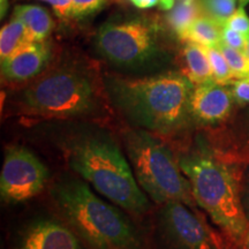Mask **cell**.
Listing matches in <instances>:
<instances>
[{"instance_id": "17", "label": "cell", "mask_w": 249, "mask_h": 249, "mask_svg": "<svg viewBox=\"0 0 249 249\" xmlns=\"http://www.w3.org/2000/svg\"><path fill=\"white\" fill-rule=\"evenodd\" d=\"M204 15L200 1L196 0H179L166 15L170 27L176 31L179 38L188 30L193 23Z\"/></svg>"}, {"instance_id": "20", "label": "cell", "mask_w": 249, "mask_h": 249, "mask_svg": "<svg viewBox=\"0 0 249 249\" xmlns=\"http://www.w3.org/2000/svg\"><path fill=\"white\" fill-rule=\"evenodd\" d=\"M225 57L235 80L249 77V55L244 52L236 51L222 42L217 46Z\"/></svg>"}, {"instance_id": "7", "label": "cell", "mask_w": 249, "mask_h": 249, "mask_svg": "<svg viewBox=\"0 0 249 249\" xmlns=\"http://www.w3.org/2000/svg\"><path fill=\"white\" fill-rule=\"evenodd\" d=\"M99 53L119 66H138L157 52V33L143 20L105 23L96 35Z\"/></svg>"}, {"instance_id": "25", "label": "cell", "mask_w": 249, "mask_h": 249, "mask_svg": "<svg viewBox=\"0 0 249 249\" xmlns=\"http://www.w3.org/2000/svg\"><path fill=\"white\" fill-rule=\"evenodd\" d=\"M210 234L216 249H246L245 246L238 244V242L230 238L229 235H226L225 238V236L218 234V233L211 231V230Z\"/></svg>"}, {"instance_id": "12", "label": "cell", "mask_w": 249, "mask_h": 249, "mask_svg": "<svg viewBox=\"0 0 249 249\" xmlns=\"http://www.w3.org/2000/svg\"><path fill=\"white\" fill-rule=\"evenodd\" d=\"M18 249H81L76 235L68 227L50 219L30 224Z\"/></svg>"}, {"instance_id": "6", "label": "cell", "mask_w": 249, "mask_h": 249, "mask_svg": "<svg viewBox=\"0 0 249 249\" xmlns=\"http://www.w3.org/2000/svg\"><path fill=\"white\" fill-rule=\"evenodd\" d=\"M124 145L136 181L156 203L180 202L194 207L191 182L164 143L148 130L138 129L126 134Z\"/></svg>"}, {"instance_id": "32", "label": "cell", "mask_w": 249, "mask_h": 249, "mask_svg": "<svg viewBox=\"0 0 249 249\" xmlns=\"http://www.w3.org/2000/svg\"><path fill=\"white\" fill-rule=\"evenodd\" d=\"M248 55H249V46H248Z\"/></svg>"}, {"instance_id": "30", "label": "cell", "mask_w": 249, "mask_h": 249, "mask_svg": "<svg viewBox=\"0 0 249 249\" xmlns=\"http://www.w3.org/2000/svg\"><path fill=\"white\" fill-rule=\"evenodd\" d=\"M245 247H246V249H249V229H248L247 234H246V238H245Z\"/></svg>"}, {"instance_id": "5", "label": "cell", "mask_w": 249, "mask_h": 249, "mask_svg": "<svg viewBox=\"0 0 249 249\" xmlns=\"http://www.w3.org/2000/svg\"><path fill=\"white\" fill-rule=\"evenodd\" d=\"M98 88L91 71L77 65L48 70L18 93L21 112L42 118L85 117L96 111Z\"/></svg>"}, {"instance_id": "16", "label": "cell", "mask_w": 249, "mask_h": 249, "mask_svg": "<svg viewBox=\"0 0 249 249\" xmlns=\"http://www.w3.org/2000/svg\"><path fill=\"white\" fill-rule=\"evenodd\" d=\"M222 24L207 15H202L188 28L180 39L208 48H217L222 43Z\"/></svg>"}, {"instance_id": "14", "label": "cell", "mask_w": 249, "mask_h": 249, "mask_svg": "<svg viewBox=\"0 0 249 249\" xmlns=\"http://www.w3.org/2000/svg\"><path fill=\"white\" fill-rule=\"evenodd\" d=\"M183 60L185 68L183 75L188 79L194 86L213 81V71L208 55L205 53L204 46L196 44L193 42H186L183 48Z\"/></svg>"}, {"instance_id": "28", "label": "cell", "mask_w": 249, "mask_h": 249, "mask_svg": "<svg viewBox=\"0 0 249 249\" xmlns=\"http://www.w3.org/2000/svg\"><path fill=\"white\" fill-rule=\"evenodd\" d=\"M242 202H244V208L249 220V177L244 185H242Z\"/></svg>"}, {"instance_id": "23", "label": "cell", "mask_w": 249, "mask_h": 249, "mask_svg": "<svg viewBox=\"0 0 249 249\" xmlns=\"http://www.w3.org/2000/svg\"><path fill=\"white\" fill-rule=\"evenodd\" d=\"M224 27H229L231 29L238 31L241 35L249 39V18L246 14L244 7H239L233 15L226 21Z\"/></svg>"}, {"instance_id": "9", "label": "cell", "mask_w": 249, "mask_h": 249, "mask_svg": "<svg viewBox=\"0 0 249 249\" xmlns=\"http://www.w3.org/2000/svg\"><path fill=\"white\" fill-rule=\"evenodd\" d=\"M160 224L165 235L177 249H216L210 229L188 205L180 202L163 204Z\"/></svg>"}, {"instance_id": "18", "label": "cell", "mask_w": 249, "mask_h": 249, "mask_svg": "<svg viewBox=\"0 0 249 249\" xmlns=\"http://www.w3.org/2000/svg\"><path fill=\"white\" fill-rule=\"evenodd\" d=\"M204 50L209 59L214 82L225 86L231 85L235 79L222 51L218 48H208V46H204Z\"/></svg>"}, {"instance_id": "19", "label": "cell", "mask_w": 249, "mask_h": 249, "mask_svg": "<svg viewBox=\"0 0 249 249\" xmlns=\"http://www.w3.org/2000/svg\"><path fill=\"white\" fill-rule=\"evenodd\" d=\"M207 17L216 21L219 24H224L233 13L236 11V0H198Z\"/></svg>"}, {"instance_id": "13", "label": "cell", "mask_w": 249, "mask_h": 249, "mask_svg": "<svg viewBox=\"0 0 249 249\" xmlns=\"http://www.w3.org/2000/svg\"><path fill=\"white\" fill-rule=\"evenodd\" d=\"M13 17L26 24L34 42H46L54 29V21L48 9L38 5H18Z\"/></svg>"}, {"instance_id": "4", "label": "cell", "mask_w": 249, "mask_h": 249, "mask_svg": "<svg viewBox=\"0 0 249 249\" xmlns=\"http://www.w3.org/2000/svg\"><path fill=\"white\" fill-rule=\"evenodd\" d=\"M52 195L67 222L93 248L140 249L139 235L128 218L98 197L86 182H59Z\"/></svg>"}, {"instance_id": "8", "label": "cell", "mask_w": 249, "mask_h": 249, "mask_svg": "<svg viewBox=\"0 0 249 249\" xmlns=\"http://www.w3.org/2000/svg\"><path fill=\"white\" fill-rule=\"evenodd\" d=\"M49 177L48 167L34 152L12 145L6 150L0 174L1 200L12 204L30 200L44 189Z\"/></svg>"}, {"instance_id": "27", "label": "cell", "mask_w": 249, "mask_h": 249, "mask_svg": "<svg viewBox=\"0 0 249 249\" xmlns=\"http://www.w3.org/2000/svg\"><path fill=\"white\" fill-rule=\"evenodd\" d=\"M130 2L140 9H148L160 5V0H130Z\"/></svg>"}, {"instance_id": "21", "label": "cell", "mask_w": 249, "mask_h": 249, "mask_svg": "<svg viewBox=\"0 0 249 249\" xmlns=\"http://www.w3.org/2000/svg\"><path fill=\"white\" fill-rule=\"evenodd\" d=\"M107 2V0H73L71 18H83L97 13Z\"/></svg>"}, {"instance_id": "26", "label": "cell", "mask_w": 249, "mask_h": 249, "mask_svg": "<svg viewBox=\"0 0 249 249\" xmlns=\"http://www.w3.org/2000/svg\"><path fill=\"white\" fill-rule=\"evenodd\" d=\"M42 1H45L49 5H51L57 17L62 18H71V2H73V0H42Z\"/></svg>"}, {"instance_id": "31", "label": "cell", "mask_w": 249, "mask_h": 249, "mask_svg": "<svg viewBox=\"0 0 249 249\" xmlns=\"http://www.w3.org/2000/svg\"><path fill=\"white\" fill-rule=\"evenodd\" d=\"M249 2V0H239V4H240V7H245Z\"/></svg>"}, {"instance_id": "11", "label": "cell", "mask_w": 249, "mask_h": 249, "mask_svg": "<svg viewBox=\"0 0 249 249\" xmlns=\"http://www.w3.org/2000/svg\"><path fill=\"white\" fill-rule=\"evenodd\" d=\"M49 42H34L5 60H1V80L11 85L33 82L49 70L51 60Z\"/></svg>"}, {"instance_id": "3", "label": "cell", "mask_w": 249, "mask_h": 249, "mask_svg": "<svg viewBox=\"0 0 249 249\" xmlns=\"http://www.w3.org/2000/svg\"><path fill=\"white\" fill-rule=\"evenodd\" d=\"M194 200L230 238L245 246L249 220L242 202V185L235 169L208 154L179 158Z\"/></svg>"}, {"instance_id": "15", "label": "cell", "mask_w": 249, "mask_h": 249, "mask_svg": "<svg viewBox=\"0 0 249 249\" xmlns=\"http://www.w3.org/2000/svg\"><path fill=\"white\" fill-rule=\"evenodd\" d=\"M31 43L34 38L26 24L13 17L0 31V58L5 60Z\"/></svg>"}, {"instance_id": "24", "label": "cell", "mask_w": 249, "mask_h": 249, "mask_svg": "<svg viewBox=\"0 0 249 249\" xmlns=\"http://www.w3.org/2000/svg\"><path fill=\"white\" fill-rule=\"evenodd\" d=\"M235 103L239 105L249 104V77L234 80L230 85Z\"/></svg>"}, {"instance_id": "10", "label": "cell", "mask_w": 249, "mask_h": 249, "mask_svg": "<svg viewBox=\"0 0 249 249\" xmlns=\"http://www.w3.org/2000/svg\"><path fill=\"white\" fill-rule=\"evenodd\" d=\"M235 99L231 87L214 81L194 86L191 98L192 118L204 124H216L232 113Z\"/></svg>"}, {"instance_id": "1", "label": "cell", "mask_w": 249, "mask_h": 249, "mask_svg": "<svg viewBox=\"0 0 249 249\" xmlns=\"http://www.w3.org/2000/svg\"><path fill=\"white\" fill-rule=\"evenodd\" d=\"M107 89L124 117L144 130L170 135L185 128L193 119L194 85L183 74L169 71L142 79L111 77Z\"/></svg>"}, {"instance_id": "22", "label": "cell", "mask_w": 249, "mask_h": 249, "mask_svg": "<svg viewBox=\"0 0 249 249\" xmlns=\"http://www.w3.org/2000/svg\"><path fill=\"white\" fill-rule=\"evenodd\" d=\"M222 42L230 48L236 50V51L244 52L248 54L249 39L238 31L231 29L229 27H223L222 31Z\"/></svg>"}, {"instance_id": "29", "label": "cell", "mask_w": 249, "mask_h": 249, "mask_svg": "<svg viewBox=\"0 0 249 249\" xmlns=\"http://www.w3.org/2000/svg\"><path fill=\"white\" fill-rule=\"evenodd\" d=\"M176 5V0H160V7L164 11H170Z\"/></svg>"}, {"instance_id": "2", "label": "cell", "mask_w": 249, "mask_h": 249, "mask_svg": "<svg viewBox=\"0 0 249 249\" xmlns=\"http://www.w3.org/2000/svg\"><path fill=\"white\" fill-rule=\"evenodd\" d=\"M70 167L121 209L142 214L149 200L117 143L107 135L83 136L68 145Z\"/></svg>"}]
</instances>
